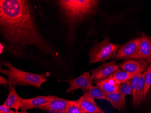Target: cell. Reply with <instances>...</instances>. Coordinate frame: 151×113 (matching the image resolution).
<instances>
[{
  "label": "cell",
  "instance_id": "8fae6325",
  "mask_svg": "<svg viewBox=\"0 0 151 113\" xmlns=\"http://www.w3.org/2000/svg\"><path fill=\"white\" fill-rule=\"evenodd\" d=\"M149 66V63L143 59L139 61L128 60L120 64V68L122 70L129 73L138 74L145 72Z\"/></svg>",
  "mask_w": 151,
  "mask_h": 113
},
{
  "label": "cell",
  "instance_id": "d4e9b609",
  "mask_svg": "<svg viewBox=\"0 0 151 113\" xmlns=\"http://www.w3.org/2000/svg\"><path fill=\"white\" fill-rule=\"evenodd\" d=\"M15 113H29L26 111H22L21 112H18V111H15Z\"/></svg>",
  "mask_w": 151,
  "mask_h": 113
},
{
  "label": "cell",
  "instance_id": "5bb4252c",
  "mask_svg": "<svg viewBox=\"0 0 151 113\" xmlns=\"http://www.w3.org/2000/svg\"><path fill=\"white\" fill-rule=\"evenodd\" d=\"M105 100L109 102L114 109L121 111L124 109L125 105V96L120 93L107 94Z\"/></svg>",
  "mask_w": 151,
  "mask_h": 113
},
{
  "label": "cell",
  "instance_id": "ffe728a7",
  "mask_svg": "<svg viewBox=\"0 0 151 113\" xmlns=\"http://www.w3.org/2000/svg\"><path fill=\"white\" fill-rule=\"evenodd\" d=\"M145 97L146 98L151 86V64L145 72Z\"/></svg>",
  "mask_w": 151,
  "mask_h": 113
},
{
  "label": "cell",
  "instance_id": "ba28073f",
  "mask_svg": "<svg viewBox=\"0 0 151 113\" xmlns=\"http://www.w3.org/2000/svg\"><path fill=\"white\" fill-rule=\"evenodd\" d=\"M140 38H137L120 47L116 53L115 59H133L138 53Z\"/></svg>",
  "mask_w": 151,
  "mask_h": 113
},
{
  "label": "cell",
  "instance_id": "52a82bcc",
  "mask_svg": "<svg viewBox=\"0 0 151 113\" xmlns=\"http://www.w3.org/2000/svg\"><path fill=\"white\" fill-rule=\"evenodd\" d=\"M65 81L69 85L66 91L67 93L79 89L82 91H86L93 86V78L89 72H84L79 77Z\"/></svg>",
  "mask_w": 151,
  "mask_h": 113
},
{
  "label": "cell",
  "instance_id": "9c48e42d",
  "mask_svg": "<svg viewBox=\"0 0 151 113\" xmlns=\"http://www.w3.org/2000/svg\"><path fill=\"white\" fill-rule=\"evenodd\" d=\"M133 59H143L151 64V37L145 34L142 35L139 52Z\"/></svg>",
  "mask_w": 151,
  "mask_h": 113
},
{
  "label": "cell",
  "instance_id": "30bf717a",
  "mask_svg": "<svg viewBox=\"0 0 151 113\" xmlns=\"http://www.w3.org/2000/svg\"><path fill=\"white\" fill-rule=\"evenodd\" d=\"M75 104L86 113H105L92 98L83 96L74 101Z\"/></svg>",
  "mask_w": 151,
  "mask_h": 113
},
{
  "label": "cell",
  "instance_id": "8992f818",
  "mask_svg": "<svg viewBox=\"0 0 151 113\" xmlns=\"http://www.w3.org/2000/svg\"><path fill=\"white\" fill-rule=\"evenodd\" d=\"M118 69L119 66L116 64L115 60L102 63L98 68L91 71L93 83H97L106 78Z\"/></svg>",
  "mask_w": 151,
  "mask_h": 113
},
{
  "label": "cell",
  "instance_id": "4fadbf2b",
  "mask_svg": "<svg viewBox=\"0 0 151 113\" xmlns=\"http://www.w3.org/2000/svg\"><path fill=\"white\" fill-rule=\"evenodd\" d=\"M55 96H38L32 98L24 99L23 105L20 109L22 111L39 108L41 105L52 100Z\"/></svg>",
  "mask_w": 151,
  "mask_h": 113
},
{
  "label": "cell",
  "instance_id": "7a4b0ae2",
  "mask_svg": "<svg viewBox=\"0 0 151 113\" xmlns=\"http://www.w3.org/2000/svg\"><path fill=\"white\" fill-rule=\"evenodd\" d=\"M59 8L66 22L75 25L96 12L100 1L96 0H61Z\"/></svg>",
  "mask_w": 151,
  "mask_h": 113
},
{
  "label": "cell",
  "instance_id": "7402d4cb",
  "mask_svg": "<svg viewBox=\"0 0 151 113\" xmlns=\"http://www.w3.org/2000/svg\"><path fill=\"white\" fill-rule=\"evenodd\" d=\"M68 113H86L76 104H75L74 102L73 104L69 107L68 109Z\"/></svg>",
  "mask_w": 151,
  "mask_h": 113
},
{
  "label": "cell",
  "instance_id": "9a60e30c",
  "mask_svg": "<svg viewBox=\"0 0 151 113\" xmlns=\"http://www.w3.org/2000/svg\"><path fill=\"white\" fill-rule=\"evenodd\" d=\"M97 86L101 88L106 94L117 92L119 84L114 80L112 75L109 76L107 78L95 83Z\"/></svg>",
  "mask_w": 151,
  "mask_h": 113
},
{
  "label": "cell",
  "instance_id": "d6986e66",
  "mask_svg": "<svg viewBox=\"0 0 151 113\" xmlns=\"http://www.w3.org/2000/svg\"><path fill=\"white\" fill-rule=\"evenodd\" d=\"M130 80L119 84L118 88V93H120L122 95H124L125 96L127 95H130L131 94L132 91Z\"/></svg>",
  "mask_w": 151,
  "mask_h": 113
},
{
  "label": "cell",
  "instance_id": "5b68a950",
  "mask_svg": "<svg viewBox=\"0 0 151 113\" xmlns=\"http://www.w3.org/2000/svg\"><path fill=\"white\" fill-rule=\"evenodd\" d=\"M74 102V101L66 100L55 96L52 100L40 106L38 108L54 113H68V109Z\"/></svg>",
  "mask_w": 151,
  "mask_h": 113
},
{
  "label": "cell",
  "instance_id": "ac0fdd59",
  "mask_svg": "<svg viewBox=\"0 0 151 113\" xmlns=\"http://www.w3.org/2000/svg\"><path fill=\"white\" fill-rule=\"evenodd\" d=\"M137 74L129 73L124 70L118 69L112 74L115 81L118 84L131 79Z\"/></svg>",
  "mask_w": 151,
  "mask_h": 113
},
{
  "label": "cell",
  "instance_id": "3957f363",
  "mask_svg": "<svg viewBox=\"0 0 151 113\" xmlns=\"http://www.w3.org/2000/svg\"><path fill=\"white\" fill-rule=\"evenodd\" d=\"M3 65L8 68L2 69L1 68L0 72L8 77V82L6 86H34L41 88L43 83L46 82V76L43 74L32 73L20 70L14 67L10 62H6Z\"/></svg>",
  "mask_w": 151,
  "mask_h": 113
},
{
  "label": "cell",
  "instance_id": "6da1fadb",
  "mask_svg": "<svg viewBox=\"0 0 151 113\" xmlns=\"http://www.w3.org/2000/svg\"><path fill=\"white\" fill-rule=\"evenodd\" d=\"M0 30L9 50L14 54L20 55L29 45L52 56L55 54L40 32L27 1H0Z\"/></svg>",
  "mask_w": 151,
  "mask_h": 113
},
{
  "label": "cell",
  "instance_id": "484cf974",
  "mask_svg": "<svg viewBox=\"0 0 151 113\" xmlns=\"http://www.w3.org/2000/svg\"><path fill=\"white\" fill-rule=\"evenodd\" d=\"M147 113H151V109L149 110V111H148V112Z\"/></svg>",
  "mask_w": 151,
  "mask_h": 113
},
{
  "label": "cell",
  "instance_id": "e0dca14e",
  "mask_svg": "<svg viewBox=\"0 0 151 113\" xmlns=\"http://www.w3.org/2000/svg\"><path fill=\"white\" fill-rule=\"evenodd\" d=\"M84 96L90 97L92 98L100 100H105L106 93L99 86H92L86 91H82Z\"/></svg>",
  "mask_w": 151,
  "mask_h": 113
},
{
  "label": "cell",
  "instance_id": "cb8c5ba5",
  "mask_svg": "<svg viewBox=\"0 0 151 113\" xmlns=\"http://www.w3.org/2000/svg\"><path fill=\"white\" fill-rule=\"evenodd\" d=\"M8 82V79L6 78L5 77L1 76V77H0V84H1V85L6 86Z\"/></svg>",
  "mask_w": 151,
  "mask_h": 113
},
{
  "label": "cell",
  "instance_id": "44dd1931",
  "mask_svg": "<svg viewBox=\"0 0 151 113\" xmlns=\"http://www.w3.org/2000/svg\"><path fill=\"white\" fill-rule=\"evenodd\" d=\"M141 73H139L137 74L133 78L130 80H131V88H132V93L133 94V102L134 104L135 101L136 92L137 87L138 85V81H139V76Z\"/></svg>",
  "mask_w": 151,
  "mask_h": 113
},
{
  "label": "cell",
  "instance_id": "603a6c76",
  "mask_svg": "<svg viewBox=\"0 0 151 113\" xmlns=\"http://www.w3.org/2000/svg\"><path fill=\"white\" fill-rule=\"evenodd\" d=\"M15 111L11 110V109L5 105H1L0 106V113H15Z\"/></svg>",
  "mask_w": 151,
  "mask_h": 113
},
{
  "label": "cell",
  "instance_id": "277c9868",
  "mask_svg": "<svg viewBox=\"0 0 151 113\" xmlns=\"http://www.w3.org/2000/svg\"><path fill=\"white\" fill-rule=\"evenodd\" d=\"M119 45L112 44L108 38L96 44L91 49L89 53L90 63L102 62L115 58Z\"/></svg>",
  "mask_w": 151,
  "mask_h": 113
},
{
  "label": "cell",
  "instance_id": "7c38bea8",
  "mask_svg": "<svg viewBox=\"0 0 151 113\" xmlns=\"http://www.w3.org/2000/svg\"><path fill=\"white\" fill-rule=\"evenodd\" d=\"M9 94L3 105L18 111L23 105L24 99L20 97L16 92L15 86H9Z\"/></svg>",
  "mask_w": 151,
  "mask_h": 113
},
{
  "label": "cell",
  "instance_id": "2e32d148",
  "mask_svg": "<svg viewBox=\"0 0 151 113\" xmlns=\"http://www.w3.org/2000/svg\"><path fill=\"white\" fill-rule=\"evenodd\" d=\"M145 76L144 72V73L141 74L139 77L138 85L136 92L135 101L134 104V106H138L145 99Z\"/></svg>",
  "mask_w": 151,
  "mask_h": 113
}]
</instances>
